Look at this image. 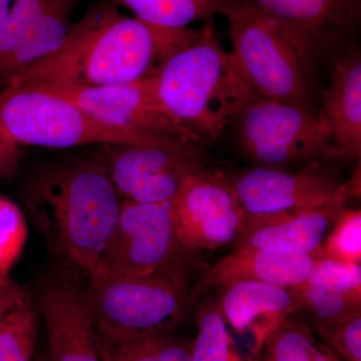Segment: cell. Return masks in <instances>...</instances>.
I'll return each mask as SVG.
<instances>
[{
    "mask_svg": "<svg viewBox=\"0 0 361 361\" xmlns=\"http://www.w3.org/2000/svg\"><path fill=\"white\" fill-rule=\"evenodd\" d=\"M14 282L11 280L0 283V310H1L2 306L6 302L7 298L11 295V291L14 286Z\"/></svg>",
    "mask_w": 361,
    "mask_h": 361,
    "instance_id": "obj_31",
    "label": "cell"
},
{
    "mask_svg": "<svg viewBox=\"0 0 361 361\" xmlns=\"http://www.w3.org/2000/svg\"><path fill=\"white\" fill-rule=\"evenodd\" d=\"M25 203L51 251L89 276L115 228L123 199L92 158L44 169L26 187Z\"/></svg>",
    "mask_w": 361,
    "mask_h": 361,
    "instance_id": "obj_2",
    "label": "cell"
},
{
    "mask_svg": "<svg viewBox=\"0 0 361 361\" xmlns=\"http://www.w3.org/2000/svg\"><path fill=\"white\" fill-rule=\"evenodd\" d=\"M35 361H49V356H39V357Z\"/></svg>",
    "mask_w": 361,
    "mask_h": 361,
    "instance_id": "obj_32",
    "label": "cell"
},
{
    "mask_svg": "<svg viewBox=\"0 0 361 361\" xmlns=\"http://www.w3.org/2000/svg\"><path fill=\"white\" fill-rule=\"evenodd\" d=\"M129 9L149 25L169 30L186 28L195 21L209 23L222 14L231 0H110Z\"/></svg>",
    "mask_w": 361,
    "mask_h": 361,
    "instance_id": "obj_23",
    "label": "cell"
},
{
    "mask_svg": "<svg viewBox=\"0 0 361 361\" xmlns=\"http://www.w3.org/2000/svg\"><path fill=\"white\" fill-rule=\"evenodd\" d=\"M70 99L99 122L141 137L159 147L194 146L200 140L169 113L153 77L96 89H39Z\"/></svg>",
    "mask_w": 361,
    "mask_h": 361,
    "instance_id": "obj_10",
    "label": "cell"
},
{
    "mask_svg": "<svg viewBox=\"0 0 361 361\" xmlns=\"http://www.w3.org/2000/svg\"><path fill=\"white\" fill-rule=\"evenodd\" d=\"M27 234L25 214L13 201L0 197V283L11 280L9 272L23 250Z\"/></svg>",
    "mask_w": 361,
    "mask_h": 361,
    "instance_id": "obj_27",
    "label": "cell"
},
{
    "mask_svg": "<svg viewBox=\"0 0 361 361\" xmlns=\"http://www.w3.org/2000/svg\"><path fill=\"white\" fill-rule=\"evenodd\" d=\"M299 287L261 281L235 282L222 287L224 290L217 303L230 329L241 336H253L254 351L258 355L271 332L287 316L298 311Z\"/></svg>",
    "mask_w": 361,
    "mask_h": 361,
    "instance_id": "obj_15",
    "label": "cell"
},
{
    "mask_svg": "<svg viewBox=\"0 0 361 361\" xmlns=\"http://www.w3.org/2000/svg\"><path fill=\"white\" fill-rule=\"evenodd\" d=\"M186 30L149 25L102 0L71 25L59 49L11 85L85 90L146 80L155 75Z\"/></svg>",
    "mask_w": 361,
    "mask_h": 361,
    "instance_id": "obj_1",
    "label": "cell"
},
{
    "mask_svg": "<svg viewBox=\"0 0 361 361\" xmlns=\"http://www.w3.org/2000/svg\"><path fill=\"white\" fill-rule=\"evenodd\" d=\"M228 180L245 213L242 234L270 221L336 202L346 203L357 192L356 183H339L317 163L294 173L258 166Z\"/></svg>",
    "mask_w": 361,
    "mask_h": 361,
    "instance_id": "obj_9",
    "label": "cell"
},
{
    "mask_svg": "<svg viewBox=\"0 0 361 361\" xmlns=\"http://www.w3.org/2000/svg\"><path fill=\"white\" fill-rule=\"evenodd\" d=\"M319 255H287L251 247H237L202 275L195 291L239 281H261L286 287L305 283Z\"/></svg>",
    "mask_w": 361,
    "mask_h": 361,
    "instance_id": "obj_18",
    "label": "cell"
},
{
    "mask_svg": "<svg viewBox=\"0 0 361 361\" xmlns=\"http://www.w3.org/2000/svg\"><path fill=\"white\" fill-rule=\"evenodd\" d=\"M322 258L345 263L361 262V211L343 208L322 248Z\"/></svg>",
    "mask_w": 361,
    "mask_h": 361,
    "instance_id": "obj_26",
    "label": "cell"
},
{
    "mask_svg": "<svg viewBox=\"0 0 361 361\" xmlns=\"http://www.w3.org/2000/svg\"><path fill=\"white\" fill-rule=\"evenodd\" d=\"M20 159V145L0 132V179L13 172Z\"/></svg>",
    "mask_w": 361,
    "mask_h": 361,
    "instance_id": "obj_29",
    "label": "cell"
},
{
    "mask_svg": "<svg viewBox=\"0 0 361 361\" xmlns=\"http://www.w3.org/2000/svg\"><path fill=\"white\" fill-rule=\"evenodd\" d=\"M0 132L18 145L47 148L90 144L159 147L99 122L70 99L47 90L18 85L0 90Z\"/></svg>",
    "mask_w": 361,
    "mask_h": 361,
    "instance_id": "obj_6",
    "label": "cell"
},
{
    "mask_svg": "<svg viewBox=\"0 0 361 361\" xmlns=\"http://www.w3.org/2000/svg\"><path fill=\"white\" fill-rule=\"evenodd\" d=\"M169 113L200 141L215 139L259 97L209 21L184 37L153 75Z\"/></svg>",
    "mask_w": 361,
    "mask_h": 361,
    "instance_id": "obj_3",
    "label": "cell"
},
{
    "mask_svg": "<svg viewBox=\"0 0 361 361\" xmlns=\"http://www.w3.org/2000/svg\"><path fill=\"white\" fill-rule=\"evenodd\" d=\"M344 157L361 155V58L353 49L334 61L329 90L317 116Z\"/></svg>",
    "mask_w": 361,
    "mask_h": 361,
    "instance_id": "obj_19",
    "label": "cell"
},
{
    "mask_svg": "<svg viewBox=\"0 0 361 361\" xmlns=\"http://www.w3.org/2000/svg\"><path fill=\"white\" fill-rule=\"evenodd\" d=\"M319 336L341 361H361V312L336 323Z\"/></svg>",
    "mask_w": 361,
    "mask_h": 361,
    "instance_id": "obj_28",
    "label": "cell"
},
{
    "mask_svg": "<svg viewBox=\"0 0 361 361\" xmlns=\"http://www.w3.org/2000/svg\"><path fill=\"white\" fill-rule=\"evenodd\" d=\"M298 311L318 336L361 312V266L318 259L300 287Z\"/></svg>",
    "mask_w": 361,
    "mask_h": 361,
    "instance_id": "obj_17",
    "label": "cell"
},
{
    "mask_svg": "<svg viewBox=\"0 0 361 361\" xmlns=\"http://www.w3.org/2000/svg\"><path fill=\"white\" fill-rule=\"evenodd\" d=\"M264 14L304 61L339 44L360 23L361 0H245Z\"/></svg>",
    "mask_w": 361,
    "mask_h": 361,
    "instance_id": "obj_14",
    "label": "cell"
},
{
    "mask_svg": "<svg viewBox=\"0 0 361 361\" xmlns=\"http://www.w3.org/2000/svg\"><path fill=\"white\" fill-rule=\"evenodd\" d=\"M49 361H103L97 349L84 293L70 281H54L40 294Z\"/></svg>",
    "mask_w": 361,
    "mask_h": 361,
    "instance_id": "obj_16",
    "label": "cell"
},
{
    "mask_svg": "<svg viewBox=\"0 0 361 361\" xmlns=\"http://www.w3.org/2000/svg\"><path fill=\"white\" fill-rule=\"evenodd\" d=\"M123 200L172 203L185 179L202 167L197 145L139 147L103 145L94 156Z\"/></svg>",
    "mask_w": 361,
    "mask_h": 361,
    "instance_id": "obj_11",
    "label": "cell"
},
{
    "mask_svg": "<svg viewBox=\"0 0 361 361\" xmlns=\"http://www.w3.org/2000/svg\"><path fill=\"white\" fill-rule=\"evenodd\" d=\"M197 324L198 334L192 341V361H244L217 300L201 306Z\"/></svg>",
    "mask_w": 361,
    "mask_h": 361,
    "instance_id": "obj_25",
    "label": "cell"
},
{
    "mask_svg": "<svg viewBox=\"0 0 361 361\" xmlns=\"http://www.w3.org/2000/svg\"><path fill=\"white\" fill-rule=\"evenodd\" d=\"M39 313V305L30 294L14 284L0 310V361H33Z\"/></svg>",
    "mask_w": 361,
    "mask_h": 361,
    "instance_id": "obj_21",
    "label": "cell"
},
{
    "mask_svg": "<svg viewBox=\"0 0 361 361\" xmlns=\"http://www.w3.org/2000/svg\"><path fill=\"white\" fill-rule=\"evenodd\" d=\"M232 51L259 97L311 111L312 70L276 26L245 0H231L223 11Z\"/></svg>",
    "mask_w": 361,
    "mask_h": 361,
    "instance_id": "obj_5",
    "label": "cell"
},
{
    "mask_svg": "<svg viewBox=\"0 0 361 361\" xmlns=\"http://www.w3.org/2000/svg\"><path fill=\"white\" fill-rule=\"evenodd\" d=\"M82 293L97 339L172 334L190 302L183 259L146 276L90 278Z\"/></svg>",
    "mask_w": 361,
    "mask_h": 361,
    "instance_id": "obj_4",
    "label": "cell"
},
{
    "mask_svg": "<svg viewBox=\"0 0 361 361\" xmlns=\"http://www.w3.org/2000/svg\"><path fill=\"white\" fill-rule=\"evenodd\" d=\"M235 121L240 148L261 167L345 158L329 130L303 106L257 97Z\"/></svg>",
    "mask_w": 361,
    "mask_h": 361,
    "instance_id": "obj_7",
    "label": "cell"
},
{
    "mask_svg": "<svg viewBox=\"0 0 361 361\" xmlns=\"http://www.w3.org/2000/svg\"><path fill=\"white\" fill-rule=\"evenodd\" d=\"M80 0H18L0 30V90L61 47Z\"/></svg>",
    "mask_w": 361,
    "mask_h": 361,
    "instance_id": "obj_13",
    "label": "cell"
},
{
    "mask_svg": "<svg viewBox=\"0 0 361 361\" xmlns=\"http://www.w3.org/2000/svg\"><path fill=\"white\" fill-rule=\"evenodd\" d=\"M260 361H341L318 341L307 318L300 311L287 316L268 336Z\"/></svg>",
    "mask_w": 361,
    "mask_h": 361,
    "instance_id": "obj_22",
    "label": "cell"
},
{
    "mask_svg": "<svg viewBox=\"0 0 361 361\" xmlns=\"http://www.w3.org/2000/svg\"><path fill=\"white\" fill-rule=\"evenodd\" d=\"M172 206L187 251L215 250L237 241L245 228V213L228 177L203 166L185 179Z\"/></svg>",
    "mask_w": 361,
    "mask_h": 361,
    "instance_id": "obj_12",
    "label": "cell"
},
{
    "mask_svg": "<svg viewBox=\"0 0 361 361\" xmlns=\"http://www.w3.org/2000/svg\"><path fill=\"white\" fill-rule=\"evenodd\" d=\"M18 0H0V30Z\"/></svg>",
    "mask_w": 361,
    "mask_h": 361,
    "instance_id": "obj_30",
    "label": "cell"
},
{
    "mask_svg": "<svg viewBox=\"0 0 361 361\" xmlns=\"http://www.w3.org/2000/svg\"><path fill=\"white\" fill-rule=\"evenodd\" d=\"M96 341L103 361H192V341L172 334L96 338Z\"/></svg>",
    "mask_w": 361,
    "mask_h": 361,
    "instance_id": "obj_24",
    "label": "cell"
},
{
    "mask_svg": "<svg viewBox=\"0 0 361 361\" xmlns=\"http://www.w3.org/2000/svg\"><path fill=\"white\" fill-rule=\"evenodd\" d=\"M186 251L172 203L123 200L115 228L89 277L146 276L183 259Z\"/></svg>",
    "mask_w": 361,
    "mask_h": 361,
    "instance_id": "obj_8",
    "label": "cell"
},
{
    "mask_svg": "<svg viewBox=\"0 0 361 361\" xmlns=\"http://www.w3.org/2000/svg\"><path fill=\"white\" fill-rule=\"evenodd\" d=\"M346 203L336 202L251 228L237 247H251L287 255H319L323 241Z\"/></svg>",
    "mask_w": 361,
    "mask_h": 361,
    "instance_id": "obj_20",
    "label": "cell"
}]
</instances>
